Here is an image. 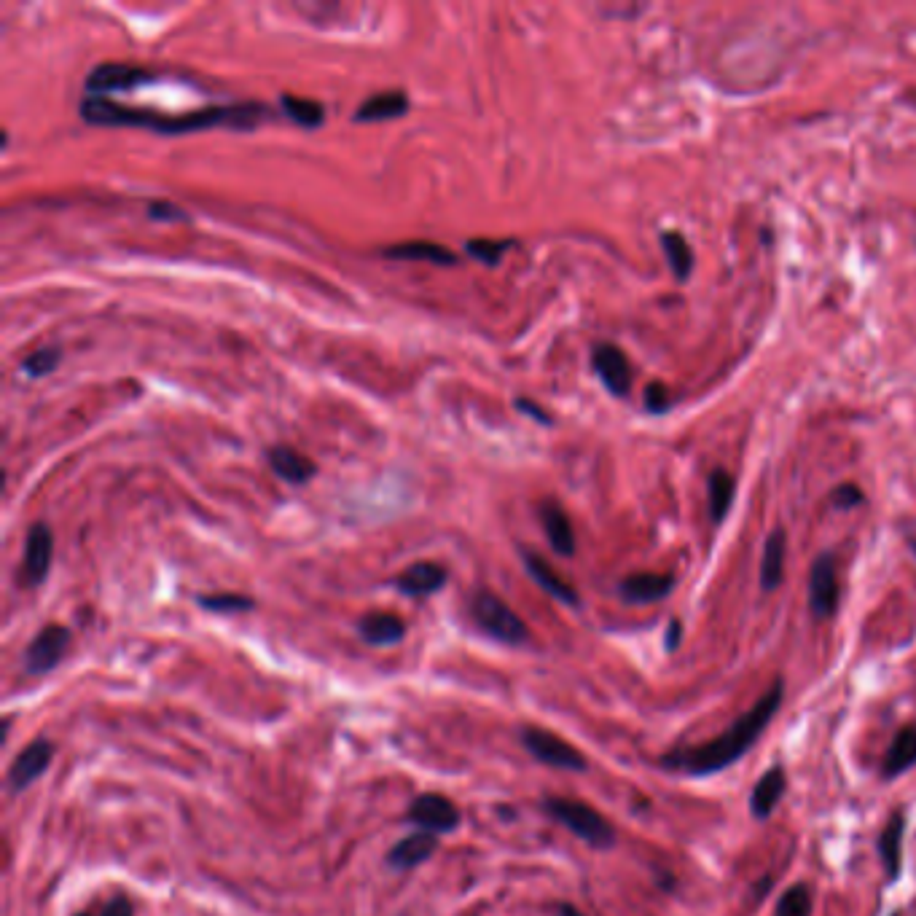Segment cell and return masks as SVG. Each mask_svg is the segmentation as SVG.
Returning <instances> with one entry per match:
<instances>
[{
	"label": "cell",
	"mask_w": 916,
	"mask_h": 916,
	"mask_svg": "<svg viewBox=\"0 0 916 916\" xmlns=\"http://www.w3.org/2000/svg\"><path fill=\"white\" fill-rule=\"evenodd\" d=\"M81 116L89 124H105V127H143L162 132V135H186V132H202L213 127H234L253 129L264 119V105H213L197 113H167L148 111V108H127V105L111 103L105 97H86L81 103Z\"/></svg>",
	"instance_id": "6da1fadb"
},
{
	"label": "cell",
	"mask_w": 916,
	"mask_h": 916,
	"mask_svg": "<svg viewBox=\"0 0 916 916\" xmlns=\"http://www.w3.org/2000/svg\"><path fill=\"white\" fill-rule=\"evenodd\" d=\"M782 699H785V683L774 680L766 694L755 702L750 712L734 720V726L726 728L720 737L702 747H688V750H675L661 758V766L672 771H685L694 777H707L720 769H728L731 763L742 758V755L755 745V739L761 737L763 728L769 726L771 718L780 710Z\"/></svg>",
	"instance_id": "7a4b0ae2"
},
{
	"label": "cell",
	"mask_w": 916,
	"mask_h": 916,
	"mask_svg": "<svg viewBox=\"0 0 916 916\" xmlns=\"http://www.w3.org/2000/svg\"><path fill=\"white\" fill-rule=\"evenodd\" d=\"M543 809H546L554 820L562 822L573 836H578L581 841L591 844L594 849H610L616 844V831H613V825H610L597 809H591V806L583 804V801L548 796L546 801H543Z\"/></svg>",
	"instance_id": "3957f363"
},
{
	"label": "cell",
	"mask_w": 916,
	"mask_h": 916,
	"mask_svg": "<svg viewBox=\"0 0 916 916\" xmlns=\"http://www.w3.org/2000/svg\"><path fill=\"white\" fill-rule=\"evenodd\" d=\"M473 618H476V624H479L484 632L492 634L500 643L519 645L530 637L527 624H524L522 618L516 616L514 610L508 608L500 597L489 594V591H479V594L473 597Z\"/></svg>",
	"instance_id": "277c9868"
},
{
	"label": "cell",
	"mask_w": 916,
	"mask_h": 916,
	"mask_svg": "<svg viewBox=\"0 0 916 916\" xmlns=\"http://www.w3.org/2000/svg\"><path fill=\"white\" fill-rule=\"evenodd\" d=\"M519 739H522V745L527 747V753L532 758H538L540 763H546V766H554V769H565V771H586V758L583 753H578L570 742H565L557 734H551L546 728L538 726H527L519 731Z\"/></svg>",
	"instance_id": "5b68a950"
},
{
	"label": "cell",
	"mask_w": 916,
	"mask_h": 916,
	"mask_svg": "<svg viewBox=\"0 0 916 916\" xmlns=\"http://www.w3.org/2000/svg\"><path fill=\"white\" fill-rule=\"evenodd\" d=\"M409 820L425 833H452L460 825V809L441 793H422L411 801Z\"/></svg>",
	"instance_id": "8992f818"
},
{
	"label": "cell",
	"mask_w": 916,
	"mask_h": 916,
	"mask_svg": "<svg viewBox=\"0 0 916 916\" xmlns=\"http://www.w3.org/2000/svg\"><path fill=\"white\" fill-rule=\"evenodd\" d=\"M70 645V632L60 624L43 626L41 632L35 634V640L27 645L25 651V669L30 675H46L52 672L57 664L62 661L65 651Z\"/></svg>",
	"instance_id": "52a82bcc"
},
{
	"label": "cell",
	"mask_w": 916,
	"mask_h": 916,
	"mask_svg": "<svg viewBox=\"0 0 916 916\" xmlns=\"http://www.w3.org/2000/svg\"><path fill=\"white\" fill-rule=\"evenodd\" d=\"M54 557V535L49 524H33L25 540V559H22V570H19V581L25 586H38L46 581L49 567Z\"/></svg>",
	"instance_id": "ba28073f"
},
{
	"label": "cell",
	"mask_w": 916,
	"mask_h": 916,
	"mask_svg": "<svg viewBox=\"0 0 916 916\" xmlns=\"http://www.w3.org/2000/svg\"><path fill=\"white\" fill-rule=\"evenodd\" d=\"M154 73L140 65H124V62H103L97 65L89 78H86V89L95 97H103L108 92H124V89H135L143 81H151Z\"/></svg>",
	"instance_id": "9c48e42d"
},
{
	"label": "cell",
	"mask_w": 916,
	"mask_h": 916,
	"mask_svg": "<svg viewBox=\"0 0 916 916\" xmlns=\"http://www.w3.org/2000/svg\"><path fill=\"white\" fill-rule=\"evenodd\" d=\"M809 605L817 618H828L839 608V573L833 557H820L809 575Z\"/></svg>",
	"instance_id": "30bf717a"
},
{
	"label": "cell",
	"mask_w": 916,
	"mask_h": 916,
	"mask_svg": "<svg viewBox=\"0 0 916 916\" xmlns=\"http://www.w3.org/2000/svg\"><path fill=\"white\" fill-rule=\"evenodd\" d=\"M54 758V745L49 739H35L33 745H27L22 753L14 758L9 769V788L14 793L27 790L33 785L43 771L49 769V763Z\"/></svg>",
	"instance_id": "8fae6325"
},
{
	"label": "cell",
	"mask_w": 916,
	"mask_h": 916,
	"mask_svg": "<svg viewBox=\"0 0 916 916\" xmlns=\"http://www.w3.org/2000/svg\"><path fill=\"white\" fill-rule=\"evenodd\" d=\"M591 363L594 371L600 374V379L605 382L613 395H626L632 387V366L624 352L618 350L616 344H597L591 352Z\"/></svg>",
	"instance_id": "7c38bea8"
},
{
	"label": "cell",
	"mask_w": 916,
	"mask_h": 916,
	"mask_svg": "<svg viewBox=\"0 0 916 916\" xmlns=\"http://www.w3.org/2000/svg\"><path fill=\"white\" fill-rule=\"evenodd\" d=\"M540 522H543V530H546L548 540H551V548L562 554V557H573L575 554V532L573 524L567 519L565 508L554 503V500H543L540 503Z\"/></svg>",
	"instance_id": "4fadbf2b"
},
{
	"label": "cell",
	"mask_w": 916,
	"mask_h": 916,
	"mask_svg": "<svg viewBox=\"0 0 916 916\" xmlns=\"http://www.w3.org/2000/svg\"><path fill=\"white\" fill-rule=\"evenodd\" d=\"M446 567L436 565V562H417V565L406 567L401 575H398V591L403 594H409V597H428V594H436L441 586L446 583Z\"/></svg>",
	"instance_id": "5bb4252c"
},
{
	"label": "cell",
	"mask_w": 916,
	"mask_h": 916,
	"mask_svg": "<svg viewBox=\"0 0 916 916\" xmlns=\"http://www.w3.org/2000/svg\"><path fill=\"white\" fill-rule=\"evenodd\" d=\"M672 589H675V578L672 575L637 573L629 575L621 583V597L626 602H634V605H648V602L664 600Z\"/></svg>",
	"instance_id": "9a60e30c"
},
{
	"label": "cell",
	"mask_w": 916,
	"mask_h": 916,
	"mask_svg": "<svg viewBox=\"0 0 916 916\" xmlns=\"http://www.w3.org/2000/svg\"><path fill=\"white\" fill-rule=\"evenodd\" d=\"M358 634L369 645L385 648V645H398L406 637V624L401 616L395 613H369L358 621Z\"/></svg>",
	"instance_id": "2e32d148"
},
{
	"label": "cell",
	"mask_w": 916,
	"mask_h": 916,
	"mask_svg": "<svg viewBox=\"0 0 916 916\" xmlns=\"http://www.w3.org/2000/svg\"><path fill=\"white\" fill-rule=\"evenodd\" d=\"M438 849V839L433 833H411L406 839H401L390 849V855H387V863L390 868H398V871H409L414 865L425 863L428 857H433V852Z\"/></svg>",
	"instance_id": "e0dca14e"
},
{
	"label": "cell",
	"mask_w": 916,
	"mask_h": 916,
	"mask_svg": "<svg viewBox=\"0 0 916 916\" xmlns=\"http://www.w3.org/2000/svg\"><path fill=\"white\" fill-rule=\"evenodd\" d=\"M524 567H527V573L532 575V581H538L540 589L548 591L551 597H557V600L565 602V605H578V594H575L573 586H570L554 567L548 565L546 559H540L538 554L524 551Z\"/></svg>",
	"instance_id": "ac0fdd59"
},
{
	"label": "cell",
	"mask_w": 916,
	"mask_h": 916,
	"mask_svg": "<svg viewBox=\"0 0 916 916\" xmlns=\"http://www.w3.org/2000/svg\"><path fill=\"white\" fill-rule=\"evenodd\" d=\"M269 465L280 479L291 481V484H304L315 476V463L307 454L296 452L291 446H272L269 449Z\"/></svg>",
	"instance_id": "d6986e66"
},
{
	"label": "cell",
	"mask_w": 916,
	"mask_h": 916,
	"mask_svg": "<svg viewBox=\"0 0 916 916\" xmlns=\"http://www.w3.org/2000/svg\"><path fill=\"white\" fill-rule=\"evenodd\" d=\"M916 766V726L900 728L898 737L892 739L890 750L884 755V777L892 780V777H900V774H906L908 769H914Z\"/></svg>",
	"instance_id": "ffe728a7"
},
{
	"label": "cell",
	"mask_w": 916,
	"mask_h": 916,
	"mask_svg": "<svg viewBox=\"0 0 916 916\" xmlns=\"http://www.w3.org/2000/svg\"><path fill=\"white\" fill-rule=\"evenodd\" d=\"M782 793H785V771H782V766H771L758 780L753 796H750V809H753L755 817L758 820L769 817L774 812V806L780 804Z\"/></svg>",
	"instance_id": "44dd1931"
},
{
	"label": "cell",
	"mask_w": 916,
	"mask_h": 916,
	"mask_svg": "<svg viewBox=\"0 0 916 916\" xmlns=\"http://www.w3.org/2000/svg\"><path fill=\"white\" fill-rule=\"evenodd\" d=\"M785 551H788V538L785 532L774 530L763 546V559H761V586L766 591H774L782 583L785 575Z\"/></svg>",
	"instance_id": "7402d4cb"
},
{
	"label": "cell",
	"mask_w": 916,
	"mask_h": 916,
	"mask_svg": "<svg viewBox=\"0 0 916 916\" xmlns=\"http://www.w3.org/2000/svg\"><path fill=\"white\" fill-rule=\"evenodd\" d=\"M382 253L387 258H395V261H430V264L438 266L457 264V256L452 250H446L444 245H436V242H403V245L385 248Z\"/></svg>",
	"instance_id": "603a6c76"
},
{
	"label": "cell",
	"mask_w": 916,
	"mask_h": 916,
	"mask_svg": "<svg viewBox=\"0 0 916 916\" xmlns=\"http://www.w3.org/2000/svg\"><path fill=\"white\" fill-rule=\"evenodd\" d=\"M406 111H409V100H406L403 92H379V95L369 97L366 103L360 105L358 113H355V121L398 119Z\"/></svg>",
	"instance_id": "cb8c5ba5"
},
{
	"label": "cell",
	"mask_w": 916,
	"mask_h": 916,
	"mask_svg": "<svg viewBox=\"0 0 916 916\" xmlns=\"http://www.w3.org/2000/svg\"><path fill=\"white\" fill-rule=\"evenodd\" d=\"M903 828H906V820H903V814L895 812L887 822V828H884L882 839H879V855L884 860V868H887V874L890 879H898L900 874V860H903Z\"/></svg>",
	"instance_id": "d4e9b609"
},
{
	"label": "cell",
	"mask_w": 916,
	"mask_h": 916,
	"mask_svg": "<svg viewBox=\"0 0 916 916\" xmlns=\"http://www.w3.org/2000/svg\"><path fill=\"white\" fill-rule=\"evenodd\" d=\"M661 248L667 253L672 274H675L680 283H685L691 269H694V250H691V245L685 242V237L680 232H664L661 234Z\"/></svg>",
	"instance_id": "484cf974"
},
{
	"label": "cell",
	"mask_w": 916,
	"mask_h": 916,
	"mask_svg": "<svg viewBox=\"0 0 916 916\" xmlns=\"http://www.w3.org/2000/svg\"><path fill=\"white\" fill-rule=\"evenodd\" d=\"M280 103H283V111L288 119H293L296 124L307 129H315L323 124L326 119V111H323V105L315 103V100H307V97H293V95H283L280 97Z\"/></svg>",
	"instance_id": "4316f807"
},
{
	"label": "cell",
	"mask_w": 916,
	"mask_h": 916,
	"mask_svg": "<svg viewBox=\"0 0 916 916\" xmlns=\"http://www.w3.org/2000/svg\"><path fill=\"white\" fill-rule=\"evenodd\" d=\"M734 500V479L726 471H715L710 476V514L712 522H723Z\"/></svg>",
	"instance_id": "83f0119b"
},
{
	"label": "cell",
	"mask_w": 916,
	"mask_h": 916,
	"mask_svg": "<svg viewBox=\"0 0 916 916\" xmlns=\"http://www.w3.org/2000/svg\"><path fill=\"white\" fill-rule=\"evenodd\" d=\"M777 916H812V890L806 884H793L777 903Z\"/></svg>",
	"instance_id": "f1b7e54d"
},
{
	"label": "cell",
	"mask_w": 916,
	"mask_h": 916,
	"mask_svg": "<svg viewBox=\"0 0 916 916\" xmlns=\"http://www.w3.org/2000/svg\"><path fill=\"white\" fill-rule=\"evenodd\" d=\"M508 248H514V242L511 240H473L465 245V250H468L476 261H481V264H489V266L497 264L500 256H503Z\"/></svg>",
	"instance_id": "f546056e"
},
{
	"label": "cell",
	"mask_w": 916,
	"mask_h": 916,
	"mask_svg": "<svg viewBox=\"0 0 916 916\" xmlns=\"http://www.w3.org/2000/svg\"><path fill=\"white\" fill-rule=\"evenodd\" d=\"M199 605L215 613H240V610L253 608V600L240 597V594H207V597H199Z\"/></svg>",
	"instance_id": "4dcf8cb0"
},
{
	"label": "cell",
	"mask_w": 916,
	"mask_h": 916,
	"mask_svg": "<svg viewBox=\"0 0 916 916\" xmlns=\"http://www.w3.org/2000/svg\"><path fill=\"white\" fill-rule=\"evenodd\" d=\"M57 363H60V350L43 347V350H35L33 355L22 363V369H25L30 377H43V374H52V371L57 369Z\"/></svg>",
	"instance_id": "1f68e13d"
},
{
	"label": "cell",
	"mask_w": 916,
	"mask_h": 916,
	"mask_svg": "<svg viewBox=\"0 0 916 916\" xmlns=\"http://www.w3.org/2000/svg\"><path fill=\"white\" fill-rule=\"evenodd\" d=\"M831 500L836 508H855L863 503V492L855 484H841V487L833 489Z\"/></svg>",
	"instance_id": "d6a6232c"
},
{
	"label": "cell",
	"mask_w": 916,
	"mask_h": 916,
	"mask_svg": "<svg viewBox=\"0 0 916 916\" xmlns=\"http://www.w3.org/2000/svg\"><path fill=\"white\" fill-rule=\"evenodd\" d=\"M645 406H648V411H653V414L667 411L669 409L667 387L661 385V382H653V385H648V390H645Z\"/></svg>",
	"instance_id": "836d02e7"
},
{
	"label": "cell",
	"mask_w": 916,
	"mask_h": 916,
	"mask_svg": "<svg viewBox=\"0 0 916 916\" xmlns=\"http://www.w3.org/2000/svg\"><path fill=\"white\" fill-rule=\"evenodd\" d=\"M148 213L151 218H159V221H186V213L178 210V207L164 205V202H154V205L148 207Z\"/></svg>",
	"instance_id": "e575fe53"
},
{
	"label": "cell",
	"mask_w": 916,
	"mask_h": 916,
	"mask_svg": "<svg viewBox=\"0 0 916 916\" xmlns=\"http://www.w3.org/2000/svg\"><path fill=\"white\" fill-rule=\"evenodd\" d=\"M103 916H135L132 903L124 895H116L113 900H108V906L103 908Z\"/></svg>",
	"instance_id": "d590c367"
},
{
	"label": "cell",
	"mask_w": 916,
	"mask_h": 916,
	"mask_svg": "<svg viewBox=\"0 0 916 916\" xmlns=\"http://www.w3.org/2000/svg\"><path fill=\"white\" fill-rule=\"evenodd\" d=\"M516 409H522L524 414H530V417H535V420H540V422H543V425H548V422H551V417H548L546 411L540 409L538 403L527 401V398H519V401H516Z\"/></svg>",
	"instance_id": "8d00e7d4"
},
{
	"label": "cell",
	"mask_w": 916,
	"mask_h": 916,
	"mask_svg": "<svg viewBox=\"0 0 916 916\" xmlns=\"http://www.w3.org/2000/svg\"><path fill=\"white\" fill-rule=\"evenodd\" d=\"M677 645H680V624H677V621H672V624H669L667 648H669V651H675Z\"/></svg>",
	"instance_id": "74e56055"
},
{
	"label": "cell",
	"mask_w": 916,
	"mask_h": 916,
	"mask_svg": "<svg viewBox=\"0 0 916 916\" xmlns=\"http://www.w3.org/2000/svg\"><path fill=\"white\" fill-rule=\"evenodd\" d=\"M559 916H583V914L575 906H570V903H562V906H559Z\"/></svg>",
	"instance_id": "f35d334b"
},
{
	"label": "cell",
	"mask_w": 916,
	"mask_h": 916,
	"mask_svg": "<svg viewBox=\"0 0 916 916\" xmlns=\"http://www.w3.org/2000/svg\"><path fill=\"white\" fill-rule=\"evenodd\" d=\"M78 916H89V914H78Z\"/></svg>",
	"instance_id": "ab89813d"
},
{
	"label": "cell",
	"mask_w": 916,
	"mask_h": 916,
	"mask_svg": "<svg viewBox=\"0 0 916 916\" xmlns=\"http://www.w3.org/2000/svg\"><path fill=\"white\" fill-rule=\"evenodd\" d=\"M895 916H898V914H895Z\"/></svg>",
	"instance_id": "60d3db41"
}]
</instances>
